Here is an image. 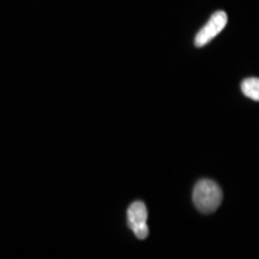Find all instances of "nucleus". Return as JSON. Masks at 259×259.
Masks as SVG:
<instances>
[{
  "label": "nucleus",
  "instance_id": "obj_1",
  "mask_svg": "<svg viewBox=\"0 0 259 259\" xmlns=\"http://www.w3.org/2000/svg\"><path fill=\"white\" fill-rule=\"evenodd\" d=\"M222 189L210 179L199 180L193 189V203L200 213L209 214L218 210L222 203Z\"/></svg>",
  "mask_w": 259,
  "mask_h": 259
},
{
  "label": "nucleus",
  "instance_id": "obj_2",
  "mask_svg": "<svg viewBox=\"0 0 259 259\" xmlns=\"http://www.w3.org/2000/svg\"><path fill=\"white\" fill-rule=\"evenodd\" d=\"M226 23H228V15L223 10L214 12L207 20V23L197 32V35L194 37V45L197 48L206 47L212 39H214L222 32Z\"/></svg>",
  "mask_w": 259,
  "mask_h": 259
},
{
  "label": "nucleus",
  "instance_id": "obj_3",
  "mask_svg": "<svg viewBox=\"0 0 259 259\" xmlns=\"http://www.w3.org/2000/svg\"><path fill=\"white\" fill-rule=\"evenodd\" d=\"M147 207L144 202H134L130 204L128 212H127V219H128L130 229L139 239H146L148 236V226H147Z\"/></svg>",
  "mask_w": 259,
  "mask_h": 259
},
{
  "label": "nucleus",
  "instance_id": "obj_4",
  "mask_svg": "<svg viewBox=\"0 0 259 259\" xmlns=\"http://www.w3.org/2000/svg\"><path fill=\"white\" fill-rule=\"evenodd\" d=\"M242 93L253 101H259V78H246L241 85Z\"/></svg>",
  "mask_w": 259,
  "mask_h": 259
}]
</instances>
